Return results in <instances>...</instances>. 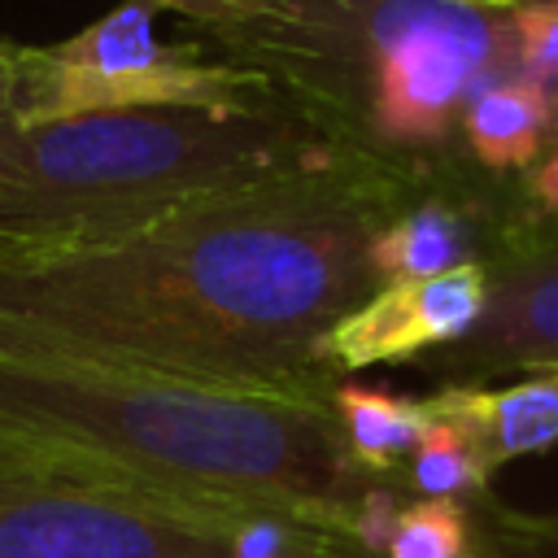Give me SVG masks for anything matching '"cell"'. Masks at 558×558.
I'll return each instance as SVG.
<instances>
[{"instance_id": "obj_7", "label": "cell", "mask_w": 558, "mask_h": 558, "mask_svg": "<svg viewBox=\"0 0 558 558\" xmlns=\"http://www.w3.org/2000/svg\"><path fill=\"white\" fill-rule=\"evenodd\" d=\"M488 305V266L466 262L432 279H405L375 288L349 310L323 340L331 375L379 362H410L427 349L458 344Z\"/></svg>"}, {"instance_id": "obj_10", "label": "cell", "mask_w": 558, "mask_h": 558, "mask_svg": "<svg viewBox=\"0 0 558 558\" xmlns=\"http://www.w3.org/2000/svg\"><path fill=\"white\" fill-rule=\"evenodd\" d=\"M475 214L453 196H423L401 205L371 240V270L384 283L432 279L475 262Z\"/></svg>"}, {"instance_id": "obj_1", "label": "cell", "mask_w": 558, "mask_h": 558, "mask_svg": "<svg viewBox=\"0 0 558 558\" xmlns=\"http://www.w3.org/2000/svg\"><path fill=\"white\" fill-rule=\"evenodd\" d=\"M414 183L327 166L201 201L131 240L0 266V349L253 388H336L327 331L375 288Z\"/></svg>"}, {"instance_id": "obj_13", "label": "cell", "mask_w": 558, "mask_h": 558, "mask_svg": "<svg viewBox=\"0 0 558 558\" xmlns=\"http://www.w3.org/2000/svg\"><path fill=\"white\" fill-rule=\"evenodd\" d=\"M488 480V462L480 453V445L471 440V432L445 414H436L427 405V427L410 453V484L423 497H462L484 488Z\"/></svg>"}, {"instance_id": "obj_11", "label": "cell", "mask_w": 558, "mask_h": 558, "mask_svg": "<svg viewBox=\"0 0 558 558\" xmlns=\"http://www.w3.org/2000/svg\"><path fill=\"white\" fill-rule=\"evenodd\" d=\"M558 126V96L527 74H506L475 92L462 113V144L484 170H527Z\"/></svg>"}, {"instance_id": "obj_19", "label": "cell", "mask_w": 558, "mask_h": 558, "mask_svg": "<svg viewBox=\"0 0 558 558\" xmlns=\"http://www.w3.org/2000/svg\"><path fill=\"white\" fill-rule=\"evenodd\" d=\"M475 4H497V9H510V4H519V0H475Z\"/></svg>"}, {"instance_id": "obj_18", "label": "cell", "mask_w": 558, "mask_h": 558, "mask_svg": "<svg viewBox=\"0 0 558 558\" xmlns=\"http://www.w3.org/2000/svg\"><path fill=\"white\" fill-rule=\"evenodd\" d=\"M9 61H13V44L0 39V126H9Z\"/></svg>"}, {"instance_id": "obj_14", "label": "cell", "mask_w": 558, "mask_h": 558, "mask_svg": "<svg viewBox=\"0 0 558 558\" xmlns=\"http://www.w3.org/2000/svg\"><path fill=\"white\" fill-rule=\"evenodd\" d=\"M471 545L466 510L449 497H423L397 510L388 558H462Z\"/></svg>"}, {"instance_id": "obj_15", "label": "cell", "mask_w": 558, "mask_h": 558, "mask_svg": "<svg viewBox=\"0 0 558 558\" xmlns=\"http://www.w3.org/2000/svg\"><path fill=\"white\" fill-rule=\"evenodd\" d=\"M519 74L558 96V0H519L510 4Z\"/></svg>"}, {"instance_id": "obj_2", "label": "cell", "mask_w": 558, "mask_h": 558, "mask_svg": "<svg viewBox=\"0 0 558 558\" xmlns=\"http://www.w3.org/2000/svg\"><path fill=\"white\" fill-rule=\"evenodd\" d=\"M0 432L74 449L214 519H288L336 541H353L371 488L331 388L214 384L0 349Z\"/></svg>"}, {"instance_id": "obj_12", "label": "cell", "mask_w": 558, "mask_h": 558, "mask_svg": "<svg viewBox=\"0 0 558 558\" xmlns=\"http://www.w3.org/2000/svg\"><path fill=\"white\" fill-rule=\"evenodd\" d=\"M331 410L340 418L353 462L366 475L397 471L414 453V445L427 427V401H410V397H397V392L371 388V384H336Z\"/></svg>"}, {"instance_id": "obj_17", "label": "cell", "mask_w": 558, "mask_h": 558, "mask_svg": "<svg viewBox=\"0 0 558 558\" xmlns=\"http://www.w3.org/2000/svg\"><path fill=\"white\" fill-rule=\"evenodd\" d=\"M527 201H532L541 214H558V140H554V148L545 153V161L527 174Z\"/></svg>"}, {"instance_id": "obj_9", "label": "cell", "mask_w": 558, "mask_h": 558, "mask_svg": "<svg viewBox=\"0 0 558 558\" xmlns=\"http://www.w3.org/2000/svg\"><path fill=\"white\" fill-rule=\"evenodd\" d=\"M427 405L462 423L493 471L510 458L558 445V362L536 366L532 375L501 388L449 384L445 392L427 397Z\"/></svg>"}, {"instance_id": "obj_4", "label": "cell", "mask_w": 558, "mask_h": 558, "mask_svg": "<svg viewBox=\"0 0 558 558\" xmlns=\"http://www.w3.org/2000/svg\"><path fill=\"white\" fill-rule=\"evenodd\" d=\"M340 161L283 109H122L39 126L9 122L0 126V266L105 248L201 201Z\"/></svg>"}, {"instance_id": "obj_6", "label": "cell", "mask_w": 558, "mask_h": 558, "mask_svg": "<svg viewBox=\"0 0 558 558\" xmlns=\"http://www.w3.org/2000/svg\"><path fill=\"white\" fill-rule=\"evenodd\" d=\"M235 532L0 445V558H231Z\"/></svg>"}, {"instance_id": "obj_5", "label": "cell", "mask_w": 558, "mask_h": 558, "mask_svg": "<svg viewBox=\"0 0 558 558\" xmlns=\"http://www.w3.org/2000/svg\"><path fill=\"white\" fill-rule=\"evenodd\" d=\"M153 22L148 0H122L61 44H13L9 122L39 126L122 109H279L257 65L205 57L196 44H161Z\"/></svg>"}, {"instance_id": "obj_16", "label": "cell", "mask_w": 558, "mask_h": 558, "mask_svg": "<svg viewBox=\"0 0 558 558\" xmlns=\"http://www.w3.org/2000/svg\"><path fill=\"white\" fill-rule=\"evenodd\" d=\"M157 13H179L196 26H209L218 35V44L248 35L257 26H266L283 0H148Z\"/></svg>"}, {"instance_id": "obj_8", "label": "cell", "mask_w": 558, "mask_h": 558, "mask_svg": "<svg viewBox=\"0 0 558 558\" xmlns=\"http://www.w3.org/2000/svg\"><path fill=\"white\" fill-rule=\"evenodd\" d=\"M558 362V240L527 244L488 270L480 323L440 357L445 375L536 371Z\"/></svg>"}, {"instance_id": "obj_3", "label": "cell", "mask_w": 558, "mask_h": 558, "mask_svg": "<svg viewBox=\"0 0 558 558\" xmlns=\"http://www.w3.org/2000/svg\"><path fill=\"white\" fill-rule=\"evenodd\" d=\"M336 157L423 183L488 83L519 74L510 9L475 0H283L222 44Z\"/></svg>"}]
</instances>
